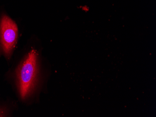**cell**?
<instances>
[{"instance_id": "6da1fadb", "label": "cell", "mask_w": 156, "mask_h": 117, "mask_svg": "<svg viewBox=\"0 0 156 117\" xmlns=\"http://www.w3.org/2000/svg\"><path fill=\"white\" fill-rule=\"evenodd\" d=\"M37 57L36 50H31L16 71L18 88L22 99H26L34 87L37 70Z\"/></svg>"}, {"instance_id": "7a4b0ae2", "label": "cell", "mask_w": 156, "mask_h": 117, "mask_svg": "<svg viewBox=\"0 0 156 117\" xmlns=\"http://www.w3.org/2000/svg\"><path fill=\"white\" fill-rule=\"evenodd\" d=\"M18 38L16 23L6 15H2L0 22V43L4 55L11 56Z\"/></svg>"}]
</instances>
